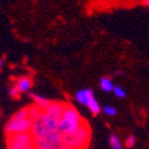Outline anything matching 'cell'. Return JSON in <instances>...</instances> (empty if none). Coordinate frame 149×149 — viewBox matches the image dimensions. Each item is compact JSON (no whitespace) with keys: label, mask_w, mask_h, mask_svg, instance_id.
<instances>
[{"label":"cell","mask_w":149,"mask_h":149,"mask_svg":"<svg viewBox=\"0 0 149 149\" xmlns=\"http://www.w3.org/2000/svg\"><path fill=\"white\" fill-rule=\"evenodd\" d=\"M91 137L90 127L84 123L79 129L71 134L62 135V142L68 149H86Z\"/></svg>","instance_id":"1"},{"label":"cell","mask_w":149,"mask_h":149,"mask_svg":"<svg viewBox=\"0 0 149 149\" xmlns=\"http://www.w3.org/2000/svg\"><path fill=\"white\" fill-rule=\"evenodd\" d=\"M84 123L85 122L78 111L72 105L66 104L61 123H59V133L62 135L71 134L73 132H76L77 129H79Z\"/></svg>","instance_id":"2"},{"label":"cell","mask_w":149,"mask_h":149,"mask_svg":"<svg viewBox=\"0 0 149 149\" xmlns=\"http://www.w3.org/2000/svg\"><path fill=\"white\" fill-rule=\"evenodd\" d=\"M32 129V120L25 118V120H18V118H10L5 125V133L6 136L18 135V134H27L31 133Z\"/></svg>","instance_id":"3"},{"label":"cell","mask_w":149,"mask_h":149,"mask_svg":"<svg viewBox=\"0 0 149 149\" xmlns=\"http://www.w3.org/2000/svg\"><path fill=\"white\" fill-rule=\"evenodd\" d=\"M33 140L31 133L7 136V149H27L33 146Z\"/></svg>","instance_id":"4"},{"label":"cell","mask_w":149,"mask_h":149,"mask_svg":"<svg viewBox=\"0 0 149 149\" xmlns=\"http://www.w3.org/2000/svg\"><path fill=\"white\" fill-rule=\"evenodd\" d=\"M65 107L66 104L63 103V102H59V101H56V102H50V104L43 110L44 111V114L54 118V120H57L61 122L62 120V116H63V113H64V110H65Z\"/></svg>","instance_id":"5"},{"label":"cell","mask_w":149,"mask_h":149,"mask_svg":"<svg viewBox=\"0 0 149 149\" xmlns=\"http://www.w3.org/2000/svg\"><path fill=\"white\" fill-rule=\"evenodd\" d=\"M33 146L37 149H68L61 141H53L47 139H34Z\"/></svg>","instance_id":"6"},{"label":"cell","mask_w":149,"mask_h":149,"mask_svg":"<svg viewBox=\"0 0 149 149\" xmlns=\"http://www.w3.org/2000/svg\"><path fill=\"white\" fill-rule=\"evenodd\" d=\"M14 85L17 86L18 90H19L20 94H24V92H29L30 91V89L33 85V82L29 76H22V77H19L15 81Z\"/></svg>","instance_id":"7"},{"label":"cell","mask_w":149,"mask_h":149,"mask_svg":"<svg viewBox=\"0 0 149 149\" xmlns=\"http://www.w3.org/2000/svg\"><path fill=\"white\" fill-rule=\"evenodd\" d=\"M91 97H94V91L91 89H84V90H79L76 92V95H74V98L76 101L82 104V105H88L89 101Z\"/></svg>","instance_id":"8"},{"label":"cell","mask_w":149,"mask_h":149,"mask_svg":"<svg viewBox=\"0 0 149 149\" xmlns=\"http://www.w3.org/2000/svg\"><path fill=\"white\" fill-rule=\"evenodd\" d=\"M30 97H31V100L33 101V103L37 107H39L43 110L50 104V101L47 98H45V96H42L39 94H36V92H30Z\"/></svg>","instance_id":"9"},{"label":"cell","mask_w":149,"mask_h":149,"mask_svg":"<svg viewBox=\"0 0 149 149\" xmlns=\"http://www.w3.org/2000/svg\"><path fill=\"white\" fill-rule=\"evenodd\" d=\"M100 86H101V89H102L104 92H111V91L114 90V88H115V85H114V83H113V79L109 78V77H103V78H101V81H100Z\"/></svg>","instance_id":"10"},{"label":"cell","mask_w":149,"mask_h":149,"mask_svg":"<svg viewBox=\"0 0 149 149\" xmlns=\"http://www.w3.org/2000/svg\"><path fill=\"white\" fill-rule=\"evenodd\" d=\"M109 144H110V149H124V143L115 134L110 135V137H109Z\"/></svg>","instance_id":"11"},{"label":"cell","mask_w":149,"mask_h":149,"mask_svg":"<svg viewBox=\"0 0 149 149\" xmlns=\"http://www.w3.org/2000/svg\"><path fill=\"white\" fill-rule=\"evenodd\" d=\"M86 107L89 108V110L92 113V115H95V116L101 113V105H100V103L97 102V100L95 98V96L90 98V101H89V103H88Z\"/></svg>","instance_id":"12"},{"label":"cell","mask_w":149,"mask_h":149,"mask_svg":"<svg viewBox=\"0 0 149 149\" xmlns=\"http://www.w3.org/2000/svg\"><path fill=\"white\" fill-rule=\"evenodd\" d=\"M29 108V114H30V118L33 121V120H36L37 117H39L40 115H42V113H43V109H40L39 107H37L36 104H32V105H30V107H27Z\"/></svg>","instance_id":"13"},{"label":"cell","mask_w":149,"mask_h":149,"mask_svg":"<svg viewBox=\"0 0 149 149\" xmlns=\"http://www.w3.org/2000/svg\"><path fill=\"white\" fill-rule=\"evenodd\" d=\"M14 118L18 120H25V118H30V114H29V108H22L17 111V113L12 116Z\"/></svg>","instance_id":"14"},{"label":"cell","mask_w":149,"mask_h":149,"mask_svg":"<svg viewBox=\"0 0 149 149\" xmlns=\"http://www.w3.org/2000/svg\"><path fill=\"white\" fill-rule=\"evenodd\" d=\"M102 111L107 116H116L117 115V109L113 105H105L102 108Z\"/></svg>","instance_id":"15"},{"label":"cell","mask_w":149,"mask_h":149,"mask_svg":"<svg viewBox=\"0 0 149 149\" xmlns=\"http://www.w3.org/2000/svg\"><path fill=\"white\" fill-rule=\"evenodd\" d=\"M113 92H114V95H115L116 97H118V98H125V97H127V91H125L121 85H116V86L114 88Z\"/></svg>","instance_id":"16"},{"label":"cell","mask_w":149,"mask_h":149,"mask_svg":"<svg viewBox=\"0 0 149 149\" xmlns=\"http://www.w3.org/2000/svg\"><path fill=\"white\" fill-rule=\"evenodd\" d=\"M136 144V136L135 135H130L127 137L125 142H124V147L125 148H133Z\"/></svg>","instance_id":"17"},{"label":"cell","mask_w":149,"mask_h":149,"mask_svg":"<svg viewBox=\"0 0 149 149\" xmlns=\"http://www.w3.org/2000/svg\"><path fill=\"white\" fill-rule=\"evenodd\" d=\"M8 95H10V97H12V98H17V97H19L20 92H19V90L17 89L15 85H12V86L8 89Z\"/></svg>","instance_id":"18"},{"label":"cell","mask_w":149,"mask_h":149,"mask_svg":"<svg viewBox=\"0 0 149 149\" xmlns=\"http://www.w3.org/2000/svg\"><path fill=\"white\" fill-rule=\"evenodd\" d=\"M4 66V59L3 58H0V69H1Z\"/></svg>","instance_id":"19"},{"label":"cell","mask_w":149,"mask_h":149,"mask_svg":"<svg viewBox=\"0 0 149 149\" xmlns=\"http://www.w3.org/2000/svg\"><path fill=\"white\" fill-rule=\"evenodd\" d=\"M143 3H144V4H146L148 7H149V0H143Z\"/></svg>","instance_id":"20"},{"label":"cell","mask_w":149,"mask_h":149,"mask_svg":"<svg viewBox=\"0 0 149 149\" xmlns=\"http://www.w3.org/2000/svg\"><path fill=\"white\" fill-rule=\"evenodd\" d=\"M27 149H37V148H36L34 146H31V147H30V148H27Z\"/></svg>","instance_id":"21"},{"label":"cell","mask_w":149,"mask_h":149,"mask_svg":"<svg viewBox=\"0 0 149 149\" xmlns=\"http://www.w3.org/2000/svg\"><path fill=\"white\" fill-rule=\"evenodd\" d=\"M0 117H1V110H0Z\"/></svg>","instance_id":"22"},{"label":"cell","mask_w":149,"mask_h":149,"mask_svg":"<svg viewBox=\"0 0 149 149\" xmlns=\"http://www.w3.org/2000/svg\"><path fill=\"white\" fill-rule=\"evenodd\" d=\"M0 90H1V88H0Z\"/></svg>","instance_id":"23"}]
</instances>
